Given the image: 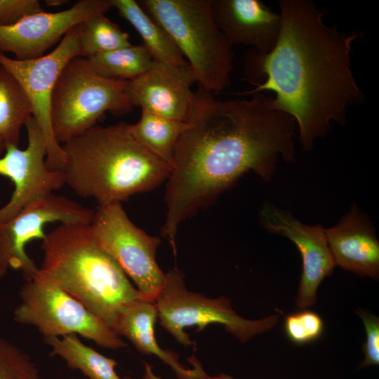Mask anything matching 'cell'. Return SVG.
<instances>
[{"label":"cell","mask_w":379,"mask_h":379,"mask_svg":"<svg viewBox=\"0 0 379 379\" xmlns=\"http://www.w3.org/2000/svg\"><path fill=\"white\" fill-rule=\"evenodd\" d=\"M6 144L3 140L0 138V153L5 150Z\"/></svg>","instance_id":"cell-30"},{"label":"cell","mask_w":379,"mask_h":379,"mask_svg":"<svg viewBox=\"0 0 379 379\" xmlns=\"http://www.w3.org/2000/svg\"><path fill=\"white\" fill-rule=\"evenodd\" d=\"M81 56L89 57L130 46L129 35L105 13L97 14L81 22Z\"/></svg>","instance_id":"cell-24"},{"label":"cell","mask_w":379,"mask_h":379,"mask_svg":"<svg viewBox=\"0 0 379 379\" xmlns=\"http://www.w3.org/2000/svg\"><path fill=\"white\" fill-rule=\"evenodd\" d=\"M0 379H41L39 369L31 357L1 335Z\"/></svg>","instance_id":"cell-25"},{"label":"cell","mask_w":379,"mask_h":379,"mask_svg":"<svg viewBox=\"0 0 379 379\" xmlns=\"http://www.w3.org/2000/svg\"><path fill=\"white\" fill-rule=\"evenodd\" d=\"M219 100L199 86L187 127L175 147L167 179L161 234L176 256L178 228L242 175L253 172L270 182L277 164L295 160L294 119L277 109L272 95Z\"/></svg>","instance_id":"cell-1"},{"label":"cell","mask_w":379,"mask_h":379,"mask_svg":"<svg viewBox=\"0 0 379 379\" xmlns=\"http://www.w3.org/2000/svg\"><path fill=\"white\" fill-rule=\"evenodd\" d=\"M335 265L358 275L379 277V241L369 218L354 204L337 225L325 229Z\"/></svg>","instance_id":"cell-17"},{"label":"cell","mask_w":379,"mask_h":379,"mask_svg":"<svg viewBox=\"0 0 379 379\" xmlns=\"http://www.w3.org/2000/svg\"><path fill=\"white\" fill-rule=\"evenodd\" d=\"M50 347V356L58 357L73 370L81 371L88 379H132L121 378L116 372L118 363L83 343L79 335L44 338Z\"/></svg>","instance_id":"cell-20"},{"label":"cell","mask_w":379,"mask_h":379,"mask_svg":"<svg viewBox=\"0 0 379 379\" xmlns=\"http://www.w3.org/2000/svg\"><path fill=\"white\" fill-rule=\"evenodd\" d=\"M158 312L153 301L141 298L124 306L118 313L114 332L126 338L142 354H154L169 366L179 379H208L209 376L193 354L189 361L192 369L179 361L176 353L163 350L154 335V325Z\"/></svg>","instance_id":"cell-18"},{"label":"cell","mask_w":379,"mask_h":379,"mask_svg":"<svg viewBox=\"0 0 379 379\" xmlns=\"http://www.w3.org/2000/svg\"><path fill=\"white\" fill-rule=\"evenodd\" d=\"M67 379H77V378H67Z\"/></svg>","instance_id":"cell-31"},{"label":"cell","mask_w":379,"mask_h":379,"mask_svg":"<svg viewBox=\"0 0 379 379\" xmlns=\"http://www.w3.org/2000/svg\"><path fill=\"white\" fill-rule=\"evenodd\" d=\"M100 76L114 81H129L145 73L154 60L142 44L132 45L86 58Z\"/></svg>","instance_id":"cell-23"},{"label":"cell","mask_w":379,"mask_h":379,"mask_svg":"<svg viewBox=\"0 0 379 379\" xmlns=\"http://www.w3.org/2000/svg\"><path fill=\"white\" fill-rule=\"evenodd\" d=\"M194 83L196 79L190 68L179 69L154 61L145 73L126 82L124 93L132 107L185 121L192 104Z\"/></svg>","instance_id":"cell-15"},{"label":"cell","mask_w":379,"mask_h":379,"mask_svg":"<svg viewBox=\"0 0 379 379\" xmlns=\"http://www.w3.org/2000/svg\"><path fill=\"white\" fill-rule=\"evenodd\" d=\"M260 220L269 232L286 237L296 246L301 255L302 271L295 304L303 310L311 307L316 302L319 286L336 266L326 240L325 228L321 225L304 224L290 212L270 201L262 206Z\"/></svg>","instance_id":"cell-13"},{"label":"cell","mask_w":379,"mask_h":379,"mask_svg":"<svg viewBox=\"0 0 379 379\" xmlns=\"http://www.w3.org/2000/svg\"><path fill=\"white\" fill-rule=\"evenodd\" d=\"M15 321L34 327L44 338L76 334L107 349L126 347L113 330L69 293L39 273L20 290Z\"/></svg>","instance_id":"cell-8"},{"label":"cell","mask_w":379,"mask_h":379,"mask_svg":"<svg viewBox=\"0 0 379 379\" xmlns=\"http://www.w3.org/2000/svg\"><path fill=\"white\" fill-rule=\"evenodd\" d=\"M154 302L161 326L187 347L195 345L185 331L187 327L197 326V331H201L209 324H220L245 343L270 331L278 320L276 314L259 320L246 319L233 310L228 298H210L187 290L183 273L176 268L166 274L165 284Z\"/></svg>","instance_id":"cell-7"},{"label":"cell","mask_w":379,"mask_h":379,"mask_svg":"<svg viewBox=\"0 0 379 379\" xmlns=\"http://www.w3.org/2000/svg\"><path fill=\"white\" fill-rule=\"evenodd\" d=\"M65 185L98 206L128 200L167 180L171 168L131 135L128 124L95 125L61 144Z\"/></svg>","instance_id":"cell-3"},{"label":"cell","mask_w":379,"mask_h":379,"mask_svg":"<svg viewBox=\"0 0 379 379\" xmlns=\"http://www.w3.org/2000/svg\"><path fill=\"white\" fill-rule=\"evenodd\" d=\"M81 23L70 29L51 52L30 60H18L0 53V67L12 74L20 84L32 107V117L45 135L46 162L53 171H62L65 154L55 140L51 124V102L54 87L67 63L81 56Z\"/></svg>","instance_id":"cell-10"},{"label":"cell","mask_w":379,"mask_h":379,"mask_svg":"<svg viewBox=\"0 0 379 379\" xmlns=\"http://www.w3.org/2000/svg\"><path fill=\"white\" fill-rule=\"evenodd\" d=\"M186 127L185 121L171 119L145 109H142L137 123L128 124V131L135 141L171 169L177 143Z\"/></svg>","instance_id":"cell-21"},{"label":"cell","mask_w":379,"mask_h":379,"mask_svg":"<svg viewBox=\"0 0 379 379\" xmlns=\"http://www.w3.org/2000/svg\"><path fill=\"white\" fill-rule=\"evenodd\" d=\"M278 5V40L268 53L252 49L246 54L244 72L255 88L237 94L273 92L274 107L294 119L300 143L310 151L333 122H345L350 108L364 99L351 65L359 34L326 25L324 13L310 0Z\"/></svg>","instance_id":"cell-2"},{"label":"cell","mask_w":379,"mask_h":379,"mask_svg":"<svg viewBox=\"0 0 379 379\" xmlns=\"http://www.w3.org/2000/svg\"><path fill=\"white\" fill-rule=\"evenodd\" d=\"M145 371L142 379H163L154 374L152 366L147 362H144ZM208 379H235L231 375L220 374L215 377H210Z\"/></svg>","instance_id":"cell-29"},{"label":"cell","mask_w":379,"mask_h":379,"mask_svg":"<svg viewBox=\"0 0 379 379\" xmlns=\"http://www.w3.org/2000/svg\"><path fill=\"white\" fill-rule=\"evenodd\" d=\"M127 81L98 74L86 58L71 59L54 87L51 102V124L58 142L64 143L93 126L109 112L122 115L131 112L124 88Z\"/></svg>","instance_id":"cell-6"},{"label":"cell","mask_w":379,"mask_h":379,"mask_svg":"<svg viewBox=\"0 0 379 379\" xmlns=\"http://www.w3.org/2000/svg\"><path fill=\"white\" fill-rule=\"evenodd\" d=\"M112 8L111 0H80L62 11H41L0 26V53H12L18 60L41 57L73 27Z\"/></svg>","instance_id":"cell-14"},{"label":"cell","mask_w":379,"mask_h":379,"mask_svg":"<svg viewBox=\"0 0 379 379\" xmlns=\"http://www.w3.org/2000/svg\"><path fill=\"white\" fill-rule=\"evenodd\" d=\"M354 312L361 317L366 331V342L362 350L364 359L359 368L379 364V319L374 314L360 308Z\"/></svg>","instance_id":"cell-27"},{"label":"cell","mask_w":379,"mask_h":379,"mask_svg":"<svg viewBox=\"0 0 379 379\" xmlns=\"http://www.w3.org/2000/svg\"><path fill=\"white\" fill-rule=\"evenodd\" d=\"M113 8L142 39L153 60L179 69L190 68L168 34L135 0H111ZM191 69V68H190Z\"/></svg>","instance_id":"cell-19"},{"label":"cell","mask_w":379,"mask_h":379,"mask_svg":"<svg viewBox=\"0 0 379 379\" xmlns=\"http://www.w3.org/2000/svg\"><path fill=\"white\" fill-rule=\"evenodd\" d=\"M32 116V107L25 90L8 71L0 67V138L18 146L22 127Z\"/></svg>","instance_id":"cell-22"},{"label":"cell","mask_w":379,"mask_h":379,"mask_svg":"<svg viewBox=\"0 0 379 379\" xmlns=\"http://www.w3.org/2000/svg\"><path fill=\"white\" fill-rule=\"evenodd\" d=\"M98 245L135 283L147 300L154 302L166 282L156 258L161 239L137 227L121 203L98 206L90 223Z\"/></svg>","instance_id":"cell-9"},{"label":"cell","mask_w":379,"mask_h":379,"mask_svg":"<svg viewBox=\"0 0 379 379\" xmlns=\"http://www.w3.org/2000/svg\"><path fill=\"white\" fill-rule=\"evenodd\" d=\"M140 6L171 36L199 86L213 93L227 88L233 52L215 22L212 0H140Z\"/></svg>","instance_id":"cell-5"},{"label":"cell","mask_w":379,"mask_h":379,"mask_svg":"<svg viewBox=\"0 0 379 379\" xmlns=\"http://www.w3.org/2000/svg\"><path fill=\"white\" fill-rule=\"evenodd\" d=\"M43 11L37 0H0V26H8Z\"/></svg>","instance_id":"cell-28"},{"label":"cell","mask_w":379,"mask_h":379,"mask_svg":"<svg viewBox=\"0 0 379 379\" xmlns=\"http://www.w3.org/2000/svg\"><path fill=\"white\" fill-rule=\"evenodd\" d=\"M216 25L232 45H245L260 53L274 47L281 16L260 0H212Z\"/></svg>","instance_id":"cell-16"},{"label":"cell","mask_w":379,"mask_h":379,"mask_svg":"<svg viewBox=\"0 0 379 379\" xmlns=\"http://www.w3.org/2000/svg\"><path fill=\"white\" fill-rule=\"evenodd\" d=\"M25 126L27 147L21 149L6 145L5 154L0 157V175L9 178L14 185L10 200L0 208V222L12 219L29 204L65 185L62 171L51 170L46 164V140L36 119L30 117Z\"/></svg>","instance_id":"cell-12"},{"label":"cell","mask_w":379,"mask_h":379,"mask_svg":"<svg viewBox=\"0 0 379 379\" xmlns=\"http://www.w3.org/2000/svg\"><path fill=\"white\" fill-rule=\"evenodd\" d=\"M41 249L39 274L79 301L113 331L120 310L145 298L95 242L90 223H60L46 233Z\"/></svg>","instance_id":"cell-4"},{"label":"cell","mask_w":379,"mask_h":379,"mask_svg":"<svg viewBox=\"0 0 379 379\" xmlns=\"http://www.w3.org/2000/svg\"><path fill=\"white\" fill-rule=\"evenodd\" d=\"M288 338L296 345H305L317 340L324 331V322L316 312L307 310L288 314L284 323Z\"/></svg>","instance_id":"cell-26"},{"label":"cell","mask_w":379,"mask_h":379,"mask_svg":"<svg viewBox=\"0 0 379 379\" xmlns=\"http://www.w3.org/2000/svg\"><path fill=\"white\" fill-rule=\"evenodd\" d=\"M93 215L94 210L53 193L29 204L12 219L0 222V279L11 269L20 270L25 281L33 279L39 267L27 253V245L36 239L43 240L48 224H89Z\"/></svg>","instance_id":"cell-11"}]
</instances>
